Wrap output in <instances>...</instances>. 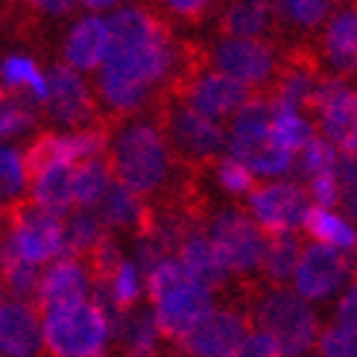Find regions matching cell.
Segmentation results:
<instances>
[{"label": "cell", "instance_id": "cell-1", "mask_svg": "<svg viewBox=\"0 0 357 357\" xmlns=\"http://www.w3.org/2000/svg\"><path fill=\"white\" fill-rule=\"evenodd\" d=\"M109 141V167L112 176H117V185L144 199L146 193H155L167 182L173 155L153 114L126 121L117 132H112Z\"/></svg>", "mask_w": 357, "mask_h": 357}, {"label": "cell", "instance_id": "cell-2", "mask_svg": "<svg viewBox=\"0 0 357 357\" xmlns=\"http://www.w3.org/2000/svg\"><path fill=\"white\" fill-rule=\"evenodd\" d=\"M146 296L153 302V317L158 325L161 340L176 346L193 325H197L208 310L214 307V296L197 281H190L178 261H161L144 275Z\"/></svg>", "mask_w": 357, "mask_h": 357}, {"label": "cell", "instance_id": "cell-3", "mask_svg": "<svg viewBox=\"0 0 357 357\" xmlns=\"http://www.w3.org/2000/svg\"><path fill=\"white\" fill-rule=\"evenodd\" d=\"M249 317L270 334L281 357H305L319 340V319L302 296L287 287H264L252 296Z\"/></svg>", "mask_w": 357, "mask_h": 357}, {"label": "cell", "instance_id": "cell-4", "mask_svg": "<svg viewBox=\"0 0 357 357\" xmlns=\"http://www.w3.org/2000/svg\"><path fill=\"white\" fill-rule=\"evenodd\" d=\"M112 328L94 302L47 310L41 319V349L47 357H106Z\"/></svg>", "mask_w": 357, "mask_h": 357}, {"label": "cell", "instance_id": "cell-5", "mask_svg": "<svg viewBox=\"0 0 357 357\" xmlns=\"http://www.w3.org/2000/svg\"><path fill=\"white\" fill-rule=\"evenodd\" d=\"M153 117L158 121V129L165 135L170 155L178 158L185 167H199V165H211L220 155L222 144V129L208 121V117L197 114L193 109L182 106L176 97H170L167 91H161L155 100Z\"/></svg>", "mask_w": 357, "mask_h": 357}, {"label": "cell", "instance_id": "cell-6", "mask_svg": "<svg viewBox=\"0 0 357 357\" xmlns=\"http://www.w3.org/2000/svg\"><path fill=\"white\" fill-rule=\"evenodd\" d=\"M0 214L6 237L26 264L36 266L65 255V220L59 214L44 211L33 199H15Z\"/></svg>", "mask_w": 357, "mask_h": 357}, {"label": "cell", "instance_id": "cell-7", "mask_svg": "<svg viewBox=\"0 0 357 357\" xmlns=\"http://www.w3.org/2000/svg\"><path fill=\"white\" fill-rule=\"evenodd\" d=\"M208 241L217 249V255L222 266L229 270V275H252L261 270V258H264V246H266V234L255 226L246 211L241 208H220V211L208 220Z\"/></svg>", "mask_w": 357, "mask_h": 357}, {"label": "cell", "instance_id": "cell-8", "mask_svg": "<svg viewBox=\"0 0 357 357\" xmlns=\"http://www.w3.org/2000/svg\"><path fill=\"white\" fill-rule=\"evenodd\" d=\"M208 62L246 88H270L275 79L278 56L275 44L264 38H222L214 44V50H208Z\"/></svg>", "mask_w": 357, "mask_h": 357}, {"label": "cell", "instance_id": "cell-9", "mask_svg": "<svg viewBox=\"0 0 357 357\" xmlns=\"http://www.w3.org/2000/svg\"><path fill=\"white\" fill-rule=\"evenodd\" d=\"M249 314L234 305L211 307L173 346L182 357H229L249 334Z\"/></svg>", "mask_w": 357, "mask_h": 357}, {"label": "cell", "instance_id": "cell-10", "mask_svg": "<svg viewBox=\"0 0 357 357\" xmlns=\"http://www.w3.org/2000/svg\"><path fill=\"white\" fill-rule=\"evenodd\" d=\"M354 273H357L354 255L331 249V246L310 243L302 249L299 264H296V270H293V287H296L293 293L302 296L305 302L328 299Z\"/></svg>", "mask_w": 357, "mask_h": 357}, {"label": "cell", "instance_id": "cell-11", "mask_svg": "<svg viewBox=\"0 0 357 357\" xmlns=\"http://www.w3.org/2000/svg\"><path fill=\"white\" fill-rule=\"evenodd\" d=\"M310 208V197L299 182L258 185L249 193V217L264 234H281L302 229V220Z\"/></svg>", "mask_w": 357, "mask_h": 357}, {"label": "cell", "instance_id": "cell-12", "mask_svg": "<svg viewBox=\"0 0 357 357\" xmlns=\"http://www.w3.org/2000/svg\"><path fill=\"white\" fill-rule=\"evenodd\" d=\"M44 117L59 126H85L100 121L97 100L88 82L70 65H53L47 79V100L41 106Z\"/></svg>", "mask_w": 357, "mask_h": 357}, {"label": "cell", "instance_id": "cell-13", "mask_svg": "<svg viewBox=\"0 0 357 357\" xmlns=\"http://www.w3.org/2000/svg\"><path fill=\"white\" fill-rule=\"evenodd\" d=\"M88 290H91V278H88L85 266L77 258L62 255L44 270V275H38L36 310L47 314V310H56V307L88 302Z\"/></svg>", "mask_w": 357, "mask_h": 357}, {"label": "cell", "instance_id": "cell-14", "mask_svg": "<svg viewBox=\"0 0 357 357\" xmlns=\"http://www.w3.org/2000/svg\"><path fill=\"white\" fill-rule=\"evenodd\" d=\"M340 6L331 21L325 24L319 50L340 79L357 77V0H340Z\"/></svg>", "mask_w": 357, "mask_h": 357}, {"label": "cell", "instance_id": "cell-15", "mask_svg": "<svg viewBox=\"0 0 357 357\" xmlns=\"http://www.w3.org/2000/svg\"><path fill=\"white\" fill-rule=\"evenodd\" d=\"M41 349L38 310L29 302H0V354L3 357H36Z\"/></svg>", "mask_w": 357, "mask_h": 357}, {"label": "cell", "instance_id": "cell-16", "mask_svg": "<svg viewBox=\"0 0 357 357\" xmlns=\"http://www.w3.org/2000/svg\"><path fill=\"white\" fill-rule=\"evenodd\" d=\"M176 255H178V266L185 270V275L190 281H197L199 287H205L211 296L229 284V270L222 266L217 249L211 246L205 231H199V229L190 231L182 241V246H178Z\"/></svg>", "mask_w": 357, "mask_h": 357}, {"label": "cell", "instance_id": "cell-17", "mask_svg": "<svg viewBox=\"0 0 357 357\" xmlns=\"http://www.w3.org/2000/svg\"><path fill=\"white\" fill-rule=\"evenodd\" d=\"M270 144V102L266 97H252L246 106L234 114L231 123V158L241 165H249L261 146Z\"/></svg>", "mask_w": 357, "mask_h": 357}, {"label": "cell", "instance_id": "cell-18", "mask_svg": "<svg viewBox=\"0 0 357 357\" xmlns=\"http://www.w3.org/2000/svg\"><path fill=\"white\" fill-rule=\"evenodd\" d=\"M112 340L121 357H161V334L150 310H129L112 325Z\"/></svg>", "mask_w": 357, "mask_h": 357}, {"label": "cell", "instance_id": "cell-19", "mask_svg": "<svg viewBox=\"0 0 357 357\" xmlns=\"http://www.w3.org/2000/svg\"><path fill=\"white\" fill-rule=\"evenodd\" d=\"M273 0H231L220 12L217 33L222 38H261L273 33Z\"/></svg>", "mask_w": 357, "mask_h": 357}, {"label": "cell", "instance_id": "cell-20", "mask_svg": "<svg viewBox=\"0 0 357 357\" xmlns=\"http://www.w3.org/2000/svg\"><path fill=\"white\" fill-rule=\"evenodd\" d=\"M319 129L334 150L357 155V88H346L325 109H319Z\"/></svg>", "mask_w": 357, "mask_h": 357}, {"label": "cell", "instance_id": "cell-21", "mask_svg": "<svg viewBox=\"0 0 357 357\" xmlns=\"http://www.w3.org/2000/svg\"><path fill=\"white\" fill-rule=\"evenodd\" d=\"M109 56V21L82 18L65 41V65L79 70H97Z\"/></svg>", "mask_w": 357, "mask_h": 357}, {"label": "cell", "instance_id": "cell-22", "mask_svg": "<svg viewBox=\"0 0 357 357\" xmlns=\"http://www.w3.org/2000/svg\"><path fill=\"white\" fill-rule=\"evenodd\" d=\"M100 220L106 222V229H121V231H135V237L144 231L146 220H150V205L141 197H135L123 185H112L106 197L100 199L97 208Z\"/></svg>", "mask_w": 357, "mask_h": 357}, {"label": "cell", "instance_id": "cell-23", "mask_svg": "<svg viewBox=\"0 0 357 357\" xmlns=\"http://www.w3.org/2000/svg\"><path fill=\"white\" fill-rule=\"evenodd\" d=\"M302 255V241L296 231H281V234H266L264 258H261V275L266 287H284V281L293 275L296 264Z\"/></svg>", "mask_w": 357, "mask_h": 357}, {"label": "cell", "instance_id": "cell-24", "mask_svg": "<svg viewBox=\"0 0 357 357\" xmlns=\"http://www.w3.org/2000/svg\"><path fill=\"white\" fill-rule=\"evenodd\" d=\"M302 229L314 237L319 246H331V249H340V252H349V255H354V249H357L354 226L334 211H322V208L310 205L305 220H302Z\"/></svg>", "mask_w": 357, "mask_h": 357}, {"label": "cell", "instance_id": "cell-25", "mask_svg": "<svg viewBox=\"0 0 357 357\" xmlns=\"http://www.w3.org/2000/svg\"><path fill=\"white\" fill-rule=\"evenodd\" d=\"M266 102H270V141L281 146V150H287L290 155L305 150L310 138H314V123L305 121L296 109L278 100H266Z\"/></svg>", "mask_w": 357, "mask_h": 357}, {"label": "cell", "instance_id": "cell-26", "mask_svg": "<svg viewBox=\"0 0 357 357\" xmlns=\"http://www.w3.org/2000/svg\"><path fill=\"white\" fill-rule=\"evenodd\" d=\"M109 237L112 234L106 229V222L100 220V214L79 208V211L70 214V220H65V258L82 261Z\"/></svg>", "mask_w": 357, "mask_h": 357}, {"label": "cell", "instance_id": "cell-27", "mask_svg": "<svg viewBox=\"0 0 357 357\" xmlns=\"http://www.w3.org/2000/svg\"><path fill=\"white\" fill-rule=\"evenodd\" d=\"M29 185H33V202L41 205L44 211L62 217L73 208V167H50L36 176Z\"/></svg>", "mask_w": 357, "mask_h": 357}, {"label": "cell", "instance_id": "cell-28", "mask_svg": "<svg viewBox=\"0 0 357 357\" xmlns=\"http://www.w3.org/2000/svg\"><path fill=\"white\" fill-rule=\"evenodd\" d=\"M0 281H3V290L9 293V299H18V302H26L38 290L36 266L18 255V249L12 246L6 231H3V241H0Z\"/></svg>", "mask_w": 357, "mask_h": 357}, {"label": "cell", "instance_id": "cell-29", "mask_svg": "<svg viewBox=\"0 0 357 357\" xmlns=\"http://www.w3.org/2000/svg\"><path fill=\"white\" fill-rule=\"evenodd\" d=\"M0 82L29 97L36 106H44V100H47V79H44L38 65L26 56H6L0 62Z\"/></svg>", "mask_w": 357, "mask_h": 357}, {"label": "cell", "instance_id": "cell-30", "mask_svg": "<svg viewBox=\"0 0 357 357\" xmlns=\"http://www.w3.org/2000/svg\"><path fill=\"white\" fill-rule=\"evenodd\" d=\"M109 188H112V167L102 155L73 167V205L79 208L100 205Z\"/></svg>", "mask_w": 357, "mask_h": 357}, {"label": "cell", "instance_id": "cell-31", "mask_svg": "<svg viewBox=\"0 0 357 357\" xmlns=\"http://www.w3.org/2000/svg\"><path fill=\"white\" fill-rule=\"evenodd\" d=\"M36 102L0 82V138H15L36 123Z\"/></svg>", "mask_w": 357, "mask_h": 357}, {"label": "cell", "instance_id": "cell-32", "mask_svg": "<svg viewBox=\"0 0 357 357\" xmlns=\"http://www.w3.org/2000/svg\"><path fill=\"white\" fill-rule=\"evenodd\" d=\"M331 3L334 0H273V12L284 26L310 33L328 18Z\"/></svg>", "mask_w": 357, "mask_h": 357}, {"label": "cell", "instance_id": "cell-33", "mask_svg": "<svg viewBox=\"0 0 357 357\" xmlns=\"http://www.w3.org/2000/svg\"><path fill=\"white\" fill-rule=\"evenodd\" d=\"M293 167L305 178H314L322 173H337V150L322 135H314L305 150H299V161H296Z\"/></svg>", "mask_w": 357, "mask_h": 357}, {"label": "cell", "instance_id": "cell-34", "mask_svg": "<svg viewBox=\"0 0 357 357\" xmlns=\"http://www.w3.org/2000/svg\"><path fill=\"white\" fill-rule=\"evenodd\" d=\"M214 176H217V185L226 190L229 197H249V193L258 188L255 173L231 155H222L214 161Z\"/></svg>", "mask_w": 357, "mask_h": 357}, {"label": "cell", "instance_id": "cell-35", "mask_svg": "<svg viewBox=\"0 0 357 357\" xmlns=\"http://www.w3.org/2000/svg\"><path fill=\"white\" fill-rule=\"evenodd\" d=\"M26 185L21 153L0 146V202H15L21 197V190Z\"/></svg>", "mask_w": 357, "mask_h": 357}, {"label": "cell", "instance_id": "cell-36", "mask_svg": "<svg viewBox=\"0 0 357 357\" xmlns=\"http://www.w3.org/2000/svg\"><path fill=\"white\" fill-rule=\"evenodd\" d=\"M317 351L319 357H357V337L337 325H328L325 331H319Z\"/></svg>", "mask_w": 357, "mask_h": 357}, {"label": "cell", "instance_id": "cell-37", "mask_svg": "<svg viewBox=\"0 0 357 357\" xmlns=\"http://www.w3.org/2000/svg\"><path fill=\"white\" fill-rule=\"evenodd\" d=\"M337 178H340V202H343L346 214L357 220V155H343L337 165Z\"/></svg>", "mask_w": 357, "mask_h": 357}, {"label": "cell", "instance_id": "cell-38", "mask_svg": "<svg viewBox=\"0 0 357 357\" xmlns=\"http://www.w3.org/2000/svg\"><path fill=\"white\" fill-rule=\"evenodd\" d=\"M307 197L314 202V208H322V211H331V208L340 202V178L337 173H322L307 178Z\"/></svg>", "mask_w": 357, "mask_h": 357}, {"label": "cell", "instance_id": "cell-39", "mask_svg": "<svg viewBox=\"0 0 357 357\" xmlns=\"http://www.w3.org/2000/svg\"><path fill=\"white\" fill-rule=\"evenodd\" d=\"M229 357H281V351H278L275 340L270 334H264L261 328H252L243 337V343L237 346Z\"/></svg>", "mask_w": 357, "mask_h": 357}, {"label": "cell", "instance_id": "cell-40", "mask_svg": "<svg viewBox=\"0 0 357 357\" xmlns=\"http://www.w3.org/2000/svg\"><path fill=\"white\" fill-rule=\"evenodd\" d=\"M161 3L167 6V12L173 18L185 21V24H199L205 15L211 12V6L217 0H161Z\"/></svg>", "mask_w": 357, "mask_h": 357}, {"label": "cell", "instance_id": "cell-41", "mask_svg": "<svg viewBox=\"0 0 357 357\" xmlns=\"http://www.w3.org/2000/svg\"><path fill=\"white\" fill-rule=\"evenodd\" d=\"M334 325L343 328L349 334L357 337V278L349 284V290L343 293V299L337 302V310H334Z\"/></svg>", "mask_w": 357, "mask_h": 357}, {"label": "cell", "instance_id": "cell-42", "mask_svg": "<svg viewBox=\"0 0 357 357\" xmlns=\"http://www.w3.org/2000/svg\"><path fill=\"white\" fill-rule=\"evenodd\" d=\"M41 15H70L77 9V0H26Z\"/></svg>", "mask_w": 357, "mask_h": 357}, {"label": "cell", "instance_id": "cell-43", "mask_svg": "<svg viewBox=\"0 0 357 357\" xmlns=\"http://www.w3.org/2000/svg\"><path fill=\"white\" fill-rule=\"evenodd\" d=\"M82 6H88V9H109V6H114L117 0H79Z\"/></svg>", "mask_w": 357, "mask_h": 357}, {"label": "cell", "instance_id": "cell-44", "mask_svg": "<svg viewBox=\"0 0 357 357\" xmlns=\"http://www.w3.org/2000/svg\"><path fill=\"white\" fill-rule=\"evenodd\" d=\"M6 229H3V214H0V234H3ZM0 241H3V237H0Z\"/></svg>", "mask_w": 357, "mask_h": 357}, {"label": "cell", "instance_id": "cell-45", "mask_svg": "<svg viewBox=\"0 0 357 357\" xmlns=\"http://www.w3.org/2000/svg\"><path fill=\"white\" fill-rule=\"evenodd\" d=\"M354 264H357V249H354Z\"/></svg>", "mask_w": 357, "mask_h": 357}, {"label": "cell", "instance_id": "cell-46", "mask_svg": "<svg viewBox=\"0 0 357 357\" xmlns=\"http://www.w3.org/2000/svg\"><path fill=\"white\" fill-rule=\"evenodd\" d=\"M0 357H3V354H0Z\"/></svg>", "mask_w": 357, "mask_h": 357}]
</instances>
